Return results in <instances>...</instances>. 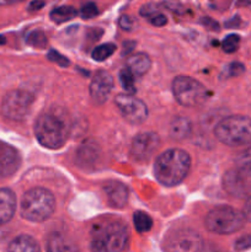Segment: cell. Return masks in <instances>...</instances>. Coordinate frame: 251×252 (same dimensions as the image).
<instances>
[{
	"label": "cell",
	"instance_id": "obj_19",
	"mask_svg": "<svg viewBox=\"0 0 251 252\" xmlns=\"http://www.w3.org/2000/svg\"><path fill=\"white\" fill-rule=\"evenodd\" d=\"M6 252H41V249L32 236L19 235L10 243Z\"/></svg>",
	"mask_w": 251,
	"mask_h": 252
},
{
	"label": "cell",
	"instance_id": "obj_18",
	"mask_svg": "<svg viewBox=\"0 0 251 252\" xmlns=\"http://www.w3.org/2000/svg\"><path fill=\"white\" fill-rule=\"evenodd\" d=\"M170 137L175 140H184L191 135L192 123L185 117H176L170 125Z\"/></svg>",
	"mask_w": 251,
	"mask_h": 252
},
{
	"label": "cell",
	"instance_id": "obj_12",
	"mask_svg": "<svg viewBox=\"0 0 251 252\" xmlns=\"http://www.w3.org/2000/svg\"><path fill=\"white\" fill-rule=\"evenodd\" d=\"M21 165V155L12 145L0 140V180L11 177Z\"/></svg>",
	"mask_w": 251,
	"mask_h": 252
},
{
	"label": "cell",
	"instance_id": "obj_30",
	"mask_svg": "<svg viewBox=\"0 0 251 252\" xmlns=\"http://www.w3.org/2000/svg\"><path fill=\"white\" fill-rule=\"evenodd\" d=\"M236 251H245L251 248V235H244L239 238L234 244Z\"/></svg>",
	"mask_w": 251,
	"mask_h": 252
},
{
	"label": "cell",
	"instance_id": "obj_13",
	"mask_svg": "<svg viewBox=\"0 0 251 252\" xmlns=\"http://www.w3.org/2000/svg\"><path fill=\"white\" fill-rule=\"evenodd\" d=\"M113 89V78L110 73L105 70H98L94 75L90 83L91 100L96 105H102L106 102L108 95Z\"/></svg>",
	"mask_w": 251,
	"mask_h": 252
},
{
	"label": "cell",
	"instance_id": "obj_33",
	"mask_svg": "<svg viewBox=\"0 0 251 252\" xmlns=\"http://www.w3.org/2000/svg\"><path fill=\"white\" fill-rule=\"evenodd\" d=\"M140 14L145 17H152V16H154V15L159 14V7L154 4H148V5H145V6L142 7V10H140Z\"/></svg>",
	"mask_w": 251,
	"mask_h": 252
},
{
	"label": "cell",
	"instance_id": "obj_9",
	"mask_svg": "<svg viewBox=\"0 0 251 252\" xmlns=\"http://www.w3.org/2000/svg\"><path fill=\"white\" fill-rule=\"evenodd\" d=\"M165 252H202L203 240L197 231L179 229L167 235L164 241Z\"/></svg>",
	"mask_w": 251,
	"mask_h": 252
},
{
	"label": "cell",
	"instance_id": "obj_20",
	"mask_svg": "<svg viewBox=\"0 0 251 252\" xmlns=\"http://www.w3.org/2000/svg\"><path fill=\"white\" fill-rule=\"evenodd\" d=\"M152 66V61L149 56L145 53H135L129 57L127 61V68L132 71L134 75H144L149 71Z\"/></svg>",
	"mask_w": 251,
	"mask_h": 252
},
{
	"label": "cell",
	"instance_id": "obj_28",
	"mask_svg": "<svg viewBox=\"0 0 251 252\" xmlns=\"http://www.w3.org/2000/svg\"><path fill=\"white\" fill-rule=\"evenodd\" d=\"M47 58H48L49 61L57 63L58 65L63 66V68H65V66L69 65V59L66 58V57H64L63 54L59 53V52L54 51V49H51V51L48 52V54H47Z\"/></svg>",
	"mask_w": 251,
	"mask_h": 252
},
{
	"label": "cell",
	"instance_id": "obj_22",
	"mask_svg": "<svg viewBox=\"0 0 251 252\" xmlns=\"http://www.w3.org/2000/svg\"><path fill=\"white\" fill-rule=\"evenodd\" d=\"M133 223L138 233H147L153 228V219L149 214L144 212H135L133 214Z\"/></svg>",
	"mask_w": 251,
	"mask_h": 252
},
{
	"label": "cell",
	"instance_id": "obj_21",
	"mask_svg": "<svg viewBox=\"0 0 251 252\" xmlns=\"http://www.w3.org/2000/svg\"><path fill=\"white\" fill-rule=\"evenodd\" d=\"M76 10L73 6H59L56 7L51 11V19L53 20L56 24H63V22L69 21V20L74 19L76 16Z\"/></svg>",
	"mask_w": 251,
	"mask_h": 252
},
{
	"label": "cell",
	"instance_id": "obj_35",
	"mask_svg": "<svg viewBox=\"0 0 251 252\" xmlns=\"http://www.w3.org/2000/svg\"><path fill=\"white\" fill-rule=\"evenodd\" d=\"M201 24L204 25V27L209 30H213V31H218L219 30V24L217 21H214L211 17H204L201 20Z\"/></svg>",
	"mask_w": 251,
	"mask_h": 252
},
{
	"label": "cell",
	"instance_id": "obj_2",
	"mask_svg": "<svg viewBox=\"0 0 251 252\" xmlns=\"http://www.w3.org/2000/svg\"><path fill=\"white\" fill-rule=\"evenodd\" d=\"M191 158L182 149H169L157 157L154 165L155 179L164 186L179 185L187 176Z\"/></svg>",
	"mask_w": 251,
	"mask_h": 252
},
{
	"label": "cell",
	"instance_id": "obj_40",
	"mask_svg": "<svg viewBox=\"0 0 251 252\" xmlns=\"http://www.w3.org/2000/svg\"><path fill=\"white\" fill-rule=\"evenodd\" d=\"M5 42H6V39H5V37L0 34V46H1V44H5Z\"/></svg>",
	"mask_w": 251,
	"mask_h": 252
},
{
	"label": "cell",
	"instance_id": "obj_39",
	"mask_svg": "<svg viewBox=\"0 0 251 252\" xmlns=\"http://www.w3.org/2000/svg\"><path fill=\"white\" fill-rule=\"evenodd\" d=\"M20 1H22V0H0V6H9V5L17 4Z\"/></svg>",
	"mask_w": 251,
	"mask_h": 252
},
{
	"label": "cell",
	"instance_id": "obj_6",
	"mask_svg": "<svg viewBox=\"0 0 251 252\" xmlns=\"http://www.w3.org/2000/svg\"><path fill=\"white\" fill-rule=\"evenodd\" d=\"M245 217L241 212L231 207H217L207 214L204 225L209 231L219 235H228L240 230L245 224Z\"/></svg>",
	"mask_w": 251,
	"mask_h": 252
},
{
	"label": "cell",
	"instance_id": "obj_4",
	"mask_svg": "<svg viewBox=\"0 0 251 252\" xmlns=\"http://www.w3.org/2000/svg\"><path fill=\"white\" fill-rule=\"evenodd\" d=\"M20 208L22 218L34 223H41L51 218L54 213L56 199L48 189L36 187L24 194Z\"/></svg>",
	"mask_w": 251,
	"mask_h": 252
},
{
	"label": "cell",
	"instance_id": "obj_14",
	"mask_svg": "<svg viewBox=\"0 0 251 252\" xmlns=\"http://www.w3.org/2000/svg\"><path fill=\"white\" fill-rule=\"evenodd\" d=\"M246 175L240 170H230L223 177V187L228 193L235 197H243L248 192V182Z\"/></svg>",
	"mask_w": 251,
	"mask_h": 252
},
{
	"label": "cell",
	"instance_id": "obj_23",
	"mask_svg": "<svg viewBox=\"0 0 251 252\" xmlns=\"http://www.w3.org/2000/svg\"><path fill=\"white\" fill-rule=\"evenodd\" d=\"M236 165L238 170H240L246 176H251V147L244 150L236 158Z\"/></svg>",
	"mask_w": 251,
	"mask_h": 252
},
{
	"label": "cell",
	"instance_id": "obj_11",
	"mask_svg": "<svg viewBox=\"0 0 251 252\" xmlns=\"http://www.w3.org/2000/svg\"><path fill=\"white\" fill-rule=\"evenodd\" d=\"M160 138L157 133L145 132L135 135L130 145V155L137 161H147L159 148Z\"/></svg>",
	"mask_w": 251,
	"mask_h": 252
},
{
	"label": "cell",
	"instance_id": "obj_27",
	"mask_svg": "<svg viewBox=\"0 0 251 252\" xmlns=\"http://www.w3.org/2000/svg\"><path fill=\"white\" fill-rule=\"evenodd\" d=\"M239 44H240V37L238 34H229L224 38L221 48L225 53H234V52L238 51Z\"/></svg>",
	"mask_w": 251,
	"mask_h": 252
},
{
	"label": "cell",
	"instance_id": "obj_34",
	"mask_svg": "<svg viewBox=\"0 0 251 252\" xmlns=\"http://www.w3.org/2000/svg\"><path fill=\"white\" fill-rule=\"evenodd\" d=\"M149 21H150V24L154 25V26L161 27V26H164V25H166L167 19L165 17V15L160 14V12H159V14H157V15H154V16L149 17Z\"/></svg>",
	"mask_w": 251,
	"mask_h": 252
},
{
	"label": "cell",
	"instance_id": "obj_3",
	"mask_svg": "<svg viewBox=\"0 0 251 252\" xmlns=\"http://www.w3.org/2000/svg\"><path fill=\"white\" fill-rule=\"evenodd\" d=\"M129 240L127 226L121 221H107L96 226L91 235V252H123Z\"/></svg>",
	"mask_w": 251,
	"mask_h": 252
},
{
	"label": "cell",
	"instance_id": "obj_7",
	"mask_svg": "<svg viewBox=\"0 0 251 252\" xmlns=\"http://www.w3.org/2000/svg\"><path fill=\"white\" fill-rule=\"evenodd\" d=\"M172 93L180 105L194 107L208 98V90L202 83L187 75H180L172 81Z\"/></svg>",
	"mask_w": 251,
	"mask_h": 252
},
{
	"label": "cell",
	"instance_id": "obj_8",
	"mask_svg": "<svg viewBox=\"0 0 251 252\" xmlns=\"http://www.w3.org/2000/svg\"><path fill=\"white\" fill-rule=\"evenodd\" d=\"M33 103V96L25 90H11L4 96L1 113L10 121H22L30 113Z\"/></svg>",
	"mask_w": 251,
	"mask_h": 252
},
{
	"label": "cell",
	"instance_id": "obj_1",
	"mask_svg": "<svg viewBox=\"0 0 251 252\" xmlns=\"http://www.w3.org/2000/svg\"><path fill=\"white\" fill-rule=\"evenodd\" d=\"M69 126L66 116L58 110L43 112L36 121L34 134L39 144L48 149H59L69 137Z\"/></svg>",
	"mask_w": 251,
	"mask_h": 252
},
{
	"label": "cell",
	"instance_id": "obj_16",
	"mask_svg": "<svg viewBox=\"0 0 251 252\" xmlns=\"http://www.w3.org/2000/svg\"><path fill=\"white\" fill-rule=\"evenodd\" d=\"M16 211V196L9 189H0V225L9 223Z\"/></svg>",
	"mask_w": 251,
	"mask_h": 252
},
{
	"label": "cell",
	"instance_id": "obj_37",
	"mask_svg": "<svg viewBox=\"0 0 251 252\" xmlns=\"http://www.w3.org/2000/svg\"><path fill=\"white\" fill-rule=\"evenodd\" d=\"M44 6L43 0H33V1L30 2L29 10L30 11H36V10H41Z\"/></svg>",
	"mask_w": 251,
	"mask_h": 252
},
{
	"label": "cell",
	"instance_id": "obj_24",
	"mask_svg": "<svg viewBox=\"0 0 251 252\" xmlns=\"http://www.w3.org/2000/svg\"><path fill=\"white\" fill-rule=\"evenodd\" d=\"M115 51H116L115 44L112 43L101 44V46H97L93 51V58L95 59L96 62H103L107 58H110Z\"/></svg>",
	"mask_w": 251,
	"mask_h": 252
},
{
	"label": "cell",
	"instance_id": "obj_26",
	"mask_svg": "<svg viewBox=\"0 0 251 252\" xmlns=\"http://www.w3.org/2000/svg\"><path fill=\"white\" fill-rule=\"evenodd\" d=\"M27 43L32 47H36V48H44L47 46V36L39 30H36V31H32L27 34L26 38Z\"/></svg>",
	"mask_w": 251,
	"mask_h": 252
},
{
	"label": "cell",
	"instance_id": "obj_17",
	"mask_svg": "<svg viewBox=\"0 0 251 252\" xmlns=\"http://www.w3.org/2000/svg\"><path fill=\"white\" fill-rule=\"evenodd\" d=\"M46 250L47 252H80L74 241L59 233H53L48 236Z\"/></svg>",
	"mask_w": 251,
	"mask_h": 252
},
{
	"label": "cell",
	"instance_id": "obj_36",
	"mask_svg": "<svg viewBox=\"0 0 251 252\" xmlns=\"http://www.w3.org/2000/svg\"><path fill=\"white\" fill-rule=\"evenodd\" d=\"M243 214H244V217H245L246 220L250 221L251 223V197H249V199L246 201L245 206H244Z\"/></svg>",
	"mask_w": 251,
	"mask_h": 252
},
{
	"label": "cell",
	"instance_id": "obj_29",
	"mask_svg": "<svg viewBox=\"0 0 251 252\" xmlns=\"http://www.w3.org/2000/svg\"><path fill=\"white\" fill-rule=\"evenodd\" d=\"M98 14V9L94 2H88L80 10V15L83 19H93Z\"/></svg>",
	"mask_w": 251,
	"mask_h": 252
},
{
	"label": "cell",
	"instance_id": "obj_31",
	"mask_svg": "<svg viewBox=\"0 0 251 252\" xmlns=\"http://www.w3.org/2000/svg\"><path fill=\"white\" fill-rule=\"evenodd\" d=\"M245 71V66L244 64L239 63V62H234V63L229 64L228 66V74L230 76H239Z\"/></svg>",
	"mask_w": 251,
	"mask_h": 252
},
{
	"label": "cell",
	"instance_id": "obj_15",
	"mask_svg": "<svg viewBox=\"0 0 251 252\" xmlns=\"http://www.w3.org/2000/svg\"><path fill=\"white\" fill-rule=\"evenodd\" d=\"M108 203L115 208H123L128 201V189L121 182H107L103 187Z\"/></svg>",
	"mask_w": 251,
	"mask_h": 252
},
{
	"label": "cell",
	"instance_id": "obj_10",
	"mask_svg": "<svg viewBox=\"0 0 251 252\" xmlns=\"http://www.w3.org/2000/svg\"><path fill=\"white\" fill-rule=\"evenodd\" d=\"M115 103L122 117L130 125H140L147 120L148 107L132 94H120L116 96Z\"/></svg>",
	"mask_w": 251,
	"mask_h": 252
},
{
	"label": "cell",
	"instance_id": "obj_32",
	"mask_svg": "<svg viewBox=\"0 0 251 252\" xmlns=\"http://www.w3.org/2000/svg\"><path fill=\"white\" fill-rule=\"evenodd\" d=\"M118 25H120L122 30L130 31V30L134 27V21H133L132 17L128 16V15H123V16H121L120 20H118Z\"/></svg>",
	"mask_w": 251,
	"mask_h": 252
},
{
	"label": "cell",
	"instance_id": "obj_38",
	"mask_svg": "<svg viewBox=\"0 0 251 252\" xmlns=\"http://www.w3.org/2000/svg\"><path fill=\"white\" fill-rule=\"evenodd\" d=\"M240 19H239L238 16L233 17L231 20H229V21L225 22V26L229 27V29H236V27L240 26Z\"/></svg>",
	"mask_w": 251,
	"mask_h": 252
},
{
	"label": "cell",
	"instance_id": "obj_5",
	"mask_svg": "<svg viewBox=\"0 0 251 252\" xmlns=\"http://www.w3.org/2000/svg\"><path fill=\"white\" fill-rule=\"evenodd\" d=\"M214 135L223 144L241 147L251 144V118L246 116H229L214 128Z\"/></svg>",
	"mask_w": 251,
	"mask_h": 252
},
{
	"label": "cell",
	"instance_id": "obj_25",
	"mask_svg": "<svg viewBox=\"0 0 251 252\" xmlns=\"http://www.w3.org/2000/svg\"><path fill=\"white\" fill-rule=\"evenodd\" d=\"M120 81L127 94H134L137 91L134 85V74L128 68L122 69L120 71Z\"/></svg>",
	"mask_w": 251,
	"mask_h": 252
}]
</instances>
